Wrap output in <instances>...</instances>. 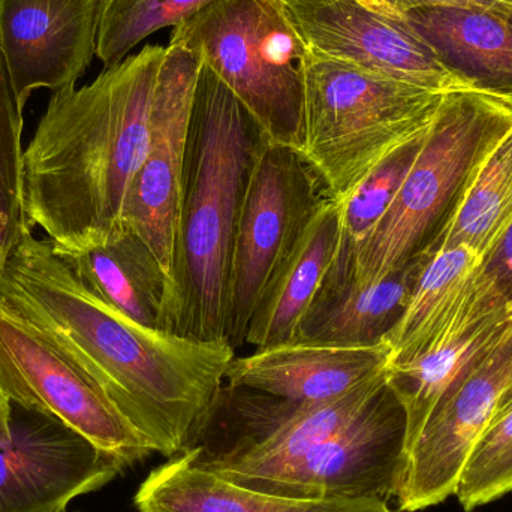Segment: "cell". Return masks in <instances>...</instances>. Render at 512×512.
<instances>
[{"mask_svg":"<svg viewBox=\"0 0 512 512\" xmlns=\"http://www.w3.org/2000/svg\"><path fill=\"white\" fill-rule=\"evenodd\" d=\"M0 304L81 367L155 453L176 457L224 387L228 340L132 321L96 297L51 240L24 234L3 265Z\"/></svg>","mask_w":512,"mask_h":512,"instance_id":"obj_1","label":"cell"},{"mask_svg":"<svg viewBox=\"0 0 512 512\" xmlns=\"http://www.w3.org/2000/svg\"><path fill=\"white\" fill-rule=\"evenodd\" d=\"M164 53L149 45L93 83L51 96L24 149V209L30 228H41L62 251L102 245L123 230Z\"/></svg>","mask_w":512,"mask_h":512,"instance_id":"obj_2","label":"cell"},{"mask_svg":"<svg viewBox=\"0 0 512 512\" xmlns=\"http://www.w3.org/2000/svg\"><path fill=\"white\" fill-rule=\"evenodd\" d=\"M267 141L245 105L201 63L174 265L177 334L228 340L234 239L256 156Z\"/></svg>","mask_w":512,"mask_h":512,"instance_id":"obj_3","label":"cell"},{"mask_svg":"<svg viewBox=\"0 0 512 512\" xmlns=\"http://www.w3.org/2000/svg\"><path fill=\"white\" fill-rule=\"evenodd\" d=\"M511 128V102L475 90L447 93L375 230L352 251L337 252L331 283L381 282L423 254L472 171Z\"/></svg>","mask_w":512,"mask_h":512,"instance_id":"obj_4","label":"cell"},{"mask_svg":"<svg viewBox=\"0 0 512 512\" xmlns=\"http://www.w3.org/2000/svg\"><path fill=\"white\" fill-rule=\"evenodd\" d=\"M445 95L310 53L300 153L328 197L343 204L429 131Z\"/></svg>","mask_w":512,"mask_h":512,"instance_id":"obj_5","label":"cell"},{"mask_svg":"<svg viewBox=\"0 0 512 512\" xmlns=\"http://www.w3.org/2000/svg\"><path fill=\"white\" fill-rule=\"evenodd\" d=\"M170 44L197 53L270 143L300 152L312 51L283 0H213L174 27Z\"/></svg>","mask_w":512,"mask_h":512,"instance_id":"obj_6","label":"cell"},{"mask_svg":"<svg viewBox=\"0 0 512 512\" xmlns=\"http://www.w3.org/2000/svg\"><path fill=\"white\" fill-rule=\"evenodd\" d=\"M328 194L298 150L267 143L256 156L243 200L233 262L227 337L245 345L265 289Z\"/></svg>","mask_w":512,"mask_h":512,"instance_id":"obj_7","label":"cell"},{"mask_svg":"<svg viewBox=\"0 0 512 512\" xmlns=\"http://www.w3.org/2000/svg\"><path fill=\"white\" fill-rule=\"evenodd\" d=\"M0 393L12 402L54 415L122 460L126 468L155 453L78 364L2 304Z\"/></svg>","mask_w":512,"mask_h":512,"instance_id":"obj_8","label":"cell"},{"mask_svg":"<svg viewBox=\"0 0 512 512\" xmlns=\"http://www.w3.org/2000/svg\"><path fill=\"white\" fill-rule=\"evenodd\" d=\"M126 466L54 415L8 400L0 412V512H66Z\"/></svg>","mask_w":512,"mask_h":512,"instance_id":"obj_9","label":"cell"},{"mask_svg":"<svg viewBox=\"0 0 512 512\" xmlns=\"http://www.w3.org/2000/svg\"><path fill=\"white\" fill-rule=\"evenodd\" d=\"M201 63V57L188 48L165 47L153 95L147 152L123 210V228L146 243L173 291L189 126Z\"/></svg>","mask_w":512,"mask_h":512,"instance_id":"obj_10","label":"cell"},{"mask_svg":"<svg viewBox=\"0 0 512 512\" xmlns=\"http://www.w3.org/2000/svg\"><path fill=\"white\" fill-rule=\"evenodd\" d=\"M512 385V324L442 397L406 454L397 492L400 511L415 512L456 495L466 462Z\"/></svg>","mask_w":512,"mask_h":512,"instance_id":"obj_11","label":"cell"},{"mask_svg":"<svg viewBox=\"0 0 512 512\" xmlns=\"http://www.w3.org/2000/svg\"><path fill=\"white\" fill-rule=\"evenodd\" d=\"M283 5L312 53L436 93L472 90L402 15L379 0H283Z\"/></svg>","mask_w":512,"mask_h":512,"instance_id":"obj_12","label":"cell"},{"mask_svg":"<svg viewBox=\"0 0 512 512\" xmlns=\"http://www.w3.org/2000/svg\"><path fill=\"white\" fill-rule=\"evenodd\" d=\"M406 463V415L390 387L259 492L295 499L396 498Z\"/></svg>","mask_w":512,"mask_h":512,"instance_id":"obj_13","label":"cell"},{"mask_svg":"<svg viewBox=\"0 0 512 512\" xmlns=\"http://www.w3.org/2000/svg\"><path fill=\"white\" fill-rule=\"evenodd\" d=\"M101 0H0V50L21 107L75 86L96 56Z\"/></svg>","mask_w":512,"mask_h":512,"instance_id":"obj_14","label":"cell"},{"mask_svg":"<svg viewBox=\"0 0 512 512\" xmlns=\"http://www.w3.org/2000/svg\"><path fill=\"white\" fill-rule=\"evenodd\" d=\"M424 256L408 306L384 339L391 348L390 369L414 363L507 309L508 301L484 273L477 252L454 246Z\"/></svg>","mask_w":512,"mask_h":512,"instance_id":"obj_15","label":"cell"},{"mask_svg":"<svg viewBox=\"0 0 512 512\" xmlns=\"http://www.w3.org/2000/svg\"><path fill=\"white\" fill-rule=\"evenodd\" d=\"M387 340L375 345L280 343L234 357L225 373L228 387L249 388L291 402H325L348 393L390 369Z\"/></svg>","mask_w":512,"mask_h":512,"instance_id":"obj_16","label":"cell"},{"mask_svg":"<svg viewBox=\"0 0 512 512\" xmlns=\"http://www.w3.org/2000/svg\"><path fill=\"white\" fill-rule=\"evenodd\" d=\"M469 89L512 104V8H426L400 14Z\"/></svg>","mask_w":512,"mask_h":512,"instance_id":"obj_17","label":"cell"},{"mask_svg":"<svg viewBox=\"0 0 512 512\" xmlns=\"http://www.w3.org/2000/svg\"><path fill=\"white\" fill-rule=\"evenodd\" d=\"M342 243L340 204L327 198L265 289L246 334L256 349L292 342L324 286Z\"/></svg>","mask_w":512,"mask_h":512,"instance_id":"obj_18","label":"cell"},{"mask_svg":"<svg viewBox=\"0 0 512 512\" xmlns=\"http://www.w3.org/2000/svg\"><path fill=\"white\" fill-rule=\"evenodd\" d=\"M59 252L108 306L138 324L176 333L173 286L153 252L131 231L123 228L108 242L83 251Z\"/></svg>","mask_w":512,"mask_h":512,"instance_id":"obj_19","label":"cell"},{"mask_svg":"<svg viewBox=\"0 0 512 512\" xmlns=\"http://www.w3.org/2000/svg\"><path fill=\"white\" fill-rule=\"evenodd\" d=\"M138 512H397L378 499H295L237 486L171 457L134 498Z\"/></svg>","mask_w":512,"mask_h":512,"instance_id":"obj_20","label":"cell"},{"mask_svg":"<svg viewBox=\"0 0 512 512\" xmlns=\"http://www.w3.org/2000/svg\"><path fill=\"white\" fill-rule=\"evenodd\" d=\"M426 256L376 283H324L294 340L328 345L382 342L408 306Z\"/></svg>","mask_w":512,"mask_h":512,"instance_id":"obj_21","label":"cell"},{"mask_svg":"<svg viewBox=\"0 0 512 512\" xmlns=\"http://www.w3.org/2000/svg\"><path fill=\"white\" fill-rule=\"evenodd\" d=\"M512 227V128L481 159L423 254L465 246L486 256Z\"/></svg>","mask_w":512,"mask_h":512,"instance_id":"obj_22","label":"cell"},{"mask_svg":"<svg viewBox=\"0 0 512 512\" xmlns=\"http://www.w3.org/2000/svg\"><path fill=\"white\" fill-rule=\"evenodd\" d=\"M512 324L507 309L493 313L454 342L397 369H390L388 387L406 415V454L442 397L465 376Z\"/></svg>","mask_w":512,"mask_h":512,"instance_id":"obj_23","label":"cell"},{"mask_svg":"<svg viewBox=\"0 0 512 512\" xmlns=\"http://www.w3.org/2000/svg\"><path fill=\"white\" fill-rule=\"evenodd\" d=\"M213 0H101L96 57L105 68L119 65L144 39L177 27Z\"/></svg>","mask_w":512,"mask_h":512,"instance_id":"obj_24","label":"cell"},{"mask_svg":"<svg viewBox=\"0 0 512 512\" xmlns=\"http://www.w3.org/2000/svg\"><path fill=\"white\" fill-rule=\"evenodd\" d=\"M23 110L0 50V254L6 259L32 231L24 209Z\"/></svg>","mask_w":512,"mask_h":512,"instance_id":"obj_25","label":"cell"},{"mask_svg":"<svg viewBox=\"0 0 512 512\" xmlns=\"http://www.w3.org/2000/svg\"><path fill=\"white\" fill-rule=\"evenodd\" d=\"M426 134L394 153L355 189L354 194L345 203L340 204V210H342L340 251H352L375 230L376 225L390 207L391 201L396 197L403 180L408 176Z\"/></svg>","mask_w":512,"mask_h":512,"instance_id":"obj_26","label":"cell"},{"mask_svg":"<svg viewBox=\"0 0 512 512\" xmlns=\"http://www.w3.org/2000/svg\"><path fill=\"white\" fill-rule=\"evenodd\" d=\"M511 448L512 402L496 412L495 417L475 444L457 486V499L468 495Z\"/></svg>","mask_w":512,"mask_h":512,"instance_id":"obj_27","label":"cell"},{"mask_svg":"<svg viewBox=\"0 0 512 512\" xmlns=\"http://www.w3.org/2000/svg\"><path fill=\"white\" fill-rule=\"evenodd\" d=\"M512 492V448L493 466L492 471L468 493L459 498L463 510L472 511L475 508L490 504L502 496Z\"/></svg>","mask_w":512,"mask_h":512,"instance_id":"obj_28","label":"cell"},{"mask_svg":"<svg viewBox=\"0 0 512 512\" xmlns=\"http://www.w3.org/2000/svg\"><path fill=\"white\" fill-rule=\"evenodd\" d=\"M481 268L495 282L505 300L510 303L512 300V227L501 243L486 256Z\"/></svg>","mask_w":512,"mask_h":512,"instance_id":"obj_29","label":"cell"},{"mask_svg":"<svg viewBox=\"0 0 512 512\" xmlns=\"http://www.w3.org/2000/svg\"><path fill=\"white\" fill-rule=\"evenodd\" d=\"M385 8L396 14H406L415 9L426 8H512V0H379Z\"/></svg>","mask_w":512,"mask_h":512,"instance_id":"obj_30","label":"cell"},{"mask_svg":"<svg viewBox=\"0 0 512 512\" xmlns=\"http://www.w3.org/2000/svg\"><path fill=\"white\" fill-rule=\"evenodd\" d=\"M511 402H512V385H511L510 390L507 391V394H505V396L502 397L501 405H499V409L505 408V406L510 405ZM499 409H498V411H499Z\"/></svg>","mask_w":512,"mask_h":512,"instance_id":"obj_31","label":"cell"},{"mask_svg":"<svg viewBox=\"0 0 512 512\" xmlns=\"http://www.w3.org/2000/svg\"><path fill=\"white\" fill-rule=\"evenodd\" d=\"M6 406H8V399H6V397L3 396L2 393H0V412H2L3 409L6 408Z\"/></svg>","mask_w":512,"mask_h":512,"instance_id":"obj_32","label":"cell"},{"mask_svg":"<svg viewBox=\"0 0 512 512\" xmlns=\"http://www.w3.org/2000/svg\"><path fill=\"white\" fill-rule=\"evenodd\" d=\"M6 258L2 254H0V276H2L3 265H5Z\"/></svg>","mask_w":512,"mask_h":512,"instance_id":"obj_33","label":"cell"},{"mask_svg":"<svg viewBox=\"0 0 512 512\" xmlns=\"http://www.w3.org/2000/svg\"><path fill=\"white\" fill-rule=\"evenodd\" d=\"M507 313H508V316H510V318H512V300L510 301V303L507 304Z\"/></svg>","mask_w":512,"mask_h":512,"instance_id":"obj_34","label":"cell"}]
</instances>
